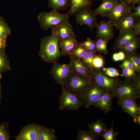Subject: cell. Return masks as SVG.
Here are the masks:
<instances>
[{"label": "cell", "instance_id": "1", "mask_svg": "<svg viewBox=\"0 0 140 140\" xmlns=\"http://www.w3.org/2000/svg\"><path fill=\"white\" fill-rule=\"evenodd\" d=\"M59 41L56 35L51 34L41 40L39 54L45 61L55 62L62 55L59 46Z\"/></svg>", "mask_w": 140, "mask_h": 140}, {"label": "cell", "instance_id": "2", "mask_svg": "<svg viewBox=\"0 0 140 140\" xmlns=\"http://www.w3.org/2000/svg\"><path fill=\"white\" fill-rule=\"evenodd\" d=\"M111 92L114 97L118 99L127 98L136 99L139 97L140 94L132 78L125 79L123 81L119 80Z\"/></svg>", "mask_w": 140, "mask_h": 140}, {"label": "cell", "instance_id": "3", "mask_svg": "<svg viewBox=\"0 0 140 140\" xmlns=\"http://www.w3.org/2000/svg\"><path fill=\"white\" fill-rule=\"evenodd\" d=\"M69 16L68 13L61 14L57 10H52L49 12H40L37 19L41 28L46 30L69 19Z\"/></svg>", "mask_w": 140, "mask_h": 140}, {"label": "cell", "instance_id": "4", "mask_svg": "<svg viewBox=\"0 0 140 140\" xmlns=\"http://www.w3.org/2000/svg\"><path fill=\"white\" fill-rule=\"evenodd\" d=\"M93 83L90 77H84L72 73L65 87L81 100L86 90Z\"/></svg>", "mask_w": 140, "mask_h": 140}, {"label": "cell", "instance_id": "5", "mask_svg": "<svg viewBox=\"0 0 140 140\" xmlns=\"http://www.w3.org/2000/svg\"><path fill=\"white\" fill-rule=\"evenodd\" d=\"M83 105L84 103L80 98L71 92L64 86H62L59 98L60 110H77Z\"/></svg>", "mask_w": 140, "mask_h": 140}, {"label": "cell", "instance_id": "6", "mask_svg": "<svg viewBox=\"0 0 140 140\" xmlns=\"http://www.w3.org/2000/svg\"><path fill=\"white\" fill-rule=\"evenodd\" d=\"M102 69H94L92 71L90 77L94 83L104 91L111 92L119 80L116 77H109L104 72Z\"/></svg>", "mask_w": 140, "mask_h": 140}, {"label": "cell", "instance_id": "7", "mask_svg": "<svg viewBox=\"0 0 140 140\" xmlns=\"http://www.w3.org/2000/svg\"><path fill=\"white\" fill-rule=\"evenodd\" d=\"M71 65V61L67 64L54 62L50 73L58 83L62 86L66 84L72 73Z\"/></svg>", "mask_w": 140, "mask_h": 140}, {"label": "cell", "instance_id": "8", "mask_svg": "<svg viewBox=\"0 0 140 140\" xmlns=\"http://www.w3.org/2000/svg\"><path fill=\"white\" fill-rule=\"evenodd\" d=\"M76 22L81 25H86L90 28L91 31L96 27V15L90 7L83 8L75 14Z\"/></svg>", "mask_w": 140, "mask_h": 140}, {"label": "cell", "instance_id": "9", "mask_svg": "<svg viewBox=\"0 0 140 140\" xmlns=\"http://www.w3.org/2000/svg\"><path fill=\"white\" fill-rule=\"evenodd\" d=\"M131 6L125 1H118L109 17L111 25L115 26L131 12Z\"/></svg>", "mask_w": 140, "mask_h": 140}, {"label": "cell", "instance_id": "10", "mask_svg": "<svg viewBox=\"0 0 140 140\" xmlns=\"http://www.w3.org/2000/svg\"><path fill=\"white\" fill-rule=\"evenodd\" d=\"M105 92L101 87L93 81L92 84L84 93L81 100L85 108H88L97 102Z\"/></svg>", "mask_w": 140, "mask_h": 140}, {"label": "cell", "instance_id": "11", "mask_svg": "<svg viewBox=\"0 0 140 140\" xmlns=\"http://www.w3.org/2000/svg\"><path fill=\"white\" fill-rule=\"evenodd\" d=\"M51 29V32L56 35L59 41L75 35L69 19Z\"/></svg>", "mask_w": 140, "mask_h": 140}, {"label": "cell", "instance_id": "12", "mask_svg": "<svg viewBox=\"0 0 140 140\" xmlns=\"http://www.w3.org/2000/svg\"><path fill=\"white\" fill-rule=\"evenodd\" d=\"M136 99L127 98L118 99L117 104L123 110L133 119L137 115H140V107L137 103Z\"/></svg>", "mask_w": 140, "mask_h": 140}, {"label": "cell", "instance_id": "13", "mask_svg": "<svg viewBox=\"0 0 140 140\" xmlns=\"http://www.w3.org/2000/svg\"><path fill=\"white\" fill-rule=\"evenodd\" d=\"M72 73L85 77H90L92 70L81 60L71 56Z\"/></svg>", "mask_w": 140, "mask_h": 140}, {"label": "cell", "instance_id": "14", "mask_svg": "<svg viewBox=\"0 0 140 140\" xmlns=\"http://www.w3.org/2000/svg\"><path fill=\"white\" fill-rule=\"evenodd\" d=\"M113 26L109 21H102L97 24L96 27V36L109 41L112 39L114 35Z\"/></svg>", "mask_w": 140, "mask_h": 140}, {"label": "cell", "instance_id": "15", "mask_svg": "<svg viewBox=\"0 0 140 140\" xmlns=\"http://www.w3.org/2000/svg\"><path fill=\"white\" fill-rule=\"evenodd\" d=\"M38 125L35 124L28 125L24 128L15 137L16 140H37Z\"/></svg>", "mask_w": 140, "mask_h": 140}, {"label": "cell", "instance_id": "16", "mask_svg": "<svg viewBox=\"0 0 140 140\" xmlns=\"http://www.w3.org/2000/svg\"><path fill=\"white\" fill-rule=\"evenodd\" d=\"M79 43L75 35L59 41V46L61 55L70 56L72 52Z\"/></svg>", "mask_w": 140, "mask_h": 140}, {"label": "cell", "instance_id": "17", "mask_svg": "<svg viewBox=\"0 0 140 140\" xmlns=\"http://www.w3.org/2000/svg\"><path fill=\"white\" fill-rule=\"evenodd\" d=\"M138 35L133 30L119 33L113 47L114 50H119L123 46L137 37Z\"/></svg>", "mask_w": 140, "mask_h": 140}, {"label": "cell", "instance_id": "18", "mask_svg": "<svg viewBox=\"0 0 140 140\" xmlns=\"http://www.w3.org/2000/svg\"><path fill=\"white\" fill-rule=\"evenodd\" d=\"M114 97L111 92H105L93 105L101 109L106 114L112 109V101Z\"/></svg>", "mask_w": 140, "mask_h": 140}, {"label": "cell", "instance_id": "19", "mask_svg": "<svg viewBox=\"0 0 140 140\" xmlns=\"http://www.w3.org/2000/svg\"><path fill=\"white\" fill-rule=\"evenodd\" d=\"M100 5L94 11L96 15L108 17L118 1L117 0H102Z\"/></svg>", "mask_w": 140, "mask_h": 140}, {"label": "cell", "instance_id": "20", "mask_svg": "<svg viewBox=\"0 0 140 140\" xmlns=\"http://www.w3.org/2000/svg\"><path fill=\"white\" fill-rule=\"evenodd\" d=\"M130 12L115 26L119 33L133 30V26L139 20Z\"/></svg>", "mask_w": 140, "mask_h": 140}, {"label": "cell", "instance_id": "21", "mask_svg": "<svg viewBox=\"0 0 140 140\" xmlns=\"http://www.w3.org/2000/svg\"><path fill=\"white\" fill-rule=\"evenodd\" d=\"M70 8L68 12L69 16H72L81 9L90 7L93 2L90 0H70Z\"/></svg>", "mask_w": 140, "mask_h": 140}, {"label": "cell", "instance_id": "22", "mask_svg": "<svg viewBox=\"0 0 140 140\" xmlns=\"http://www.w3.org/2000/svg\"><path fill=\"white\" fill-rule=\"evenodd\" d=\"M57 139L55 130L52 129L38 125L37 140H56Z\"/></svg>", "mask_w": 140, "mask_h": 140}, {"label": "cell", "instance_id": "23", "mask_svg": "<svg viewBox=\"0 0 140 140\" xmlns=\"http://www.w3.org/2000/svg\"><path fill=\"white\" fill-rule=\"evenodd\" d=\"M88 127L90 130L97 137L101 136L107 129L105 124L100 119L97 120L95 122L89 124Z\"/></svg>", "mask_w": 140, "mask_h": 140}, {"label": "cell", "instance_id": "24", "mask_svg": "<svg viewBox=\"0 0 140 140\" xmlns=\"http://www.w3.org/2000/svg\"><path fill=\"white\" fill-rule=\"evenodd\" d=\"M140 46V39L137 37L122 47L119 50L123 52L125 54H135Z\"/></svg>", "mask_w": 140, "mask_h": 140}, {"label": "cell", "instance_id": "25", "mask_svg": "<svg viewBox=\"0 0 140 140\" xmlns=\"http://www.w3.org/2000/svg\"><path fill=\"white\" fill-rule=\"evenodd\" d=\"M48 6L52 10H64L70 6V0H47Z\"/></svg>", "mask_w": 140, "mask_h": 140}, {"label": "cell", "instance_id": "26", "mask_svg": "<svg viewBox=\"0 0 140 140\" xmlns=\"http://www.w3.org/2000/svg\"><path fill=\"white\" fill-rule=\"evenodd\" d=\"M96 136L90 130H79L77 138V140H96Z\"/></svg>", "mask_w": 140, "mask_h": 140}, {"label": "cell", "instance_id": "27", "mask_svg": "<svg viewBox=\"0 0 140 140\" xmlns=\"http://www.w3.org/2000/svg\"><path fill=\"white\" fill-rule=\"evenodd\" d=\"M126 59L130 61L132 64L135 70L138 74L140 73V56L135 54H125Z\"/></svg>", "mask_w": 140, "mask_h": 140}, {"label": "cell", "instance_id": "28", "mask_svg": "<svg viewBox=\"0 0 140 140\" xmlns=\"http://www.w3.org/2000/svg\"><path fill=\"white\" fill-rule=\"evenodd\" d=\"M88 51L79 43L72 52L71 55L76 59L81 60Z\"/></svg>", "mask_w": 140, "mask_h": 140}, {"label": "cell", "instance_id": "29", "mask_svg": "<svg viewBox=\"0 0 140 140\" xmlns=\"http://www.w3.org/2000/svg\"><path fill=\"white\" fill-rule=\"evenodd\" d=\"M109 40L102 38H99L96 41L97 51L99 53H103L104 54L108 53L107 45Z\"/></svg>", "mask_w": 140, "mask_h": 140}, {"label": "cell", "instance_id": "30", "mask_svg": "<svg viewBox=\"0 0 140 140\" xmlns=\"http://www.w3.org/2000/svg\"><path fill=\"white\" fill-rule=\"evenodd\" d=\"M113 122L110 128L107 129L101 136L104 140H116L115 137L119 134L114 130V122Z\"/></svg>", "mask_w": 140, "mask_h": 140}, {"label": "cell", "instance_id": "31", "mask_svg": "<svg viewBox=\"0 0 140 140\" xmlns=\"http://www.w3.org/2000/svg\"><path fill=\"white\" fill-rule=\"evenodd\" d=\"M88 51L96 52L97 51L96 41L88 38L85 40L80 43Z\"/></svg>", "mask_w": 140, "mask_h": 140}, {"label": "cell", "instance_id": "32", "mask_svg": "<svg viewBox=\"0 0 140 140\" xmlns=\"http://www.w3.org/2000/svg\"><path fill=\"white\" fill-rule=\"evenodd\" d=\"M104 60L100 55H95L93 58L92 65L94 69H98L103 68L104 64Z\"/></svg>", "mask_w": 140, "mask_h": 140}, {"label": "cell", "instance_id": "33", "mask_svg": "<svg viewBox=\"0 0 140 140\" xmlns=\"http://www.w3.org/2000/svg\"><path fill=\"white\" fill-rule=\"evenodd\" d=\"M10 28L2 18H0V38L6 37L10 34Z\"/></svg>", "mask_w": 140, "mask_h": 140}, {"label": "cell", "instance_id": "34", "mask_svg": "<svg viewBox=\"0 0 140 140\" xmlns=\"http://www.w3.org/2000/svg\"><path fill=\"white\" fill-rule=\"evenodd\" d=\"M96 52L88 51L87 53L81 59L82 61L92 70L94 69L92 65L93 61Z\"/></svg>", "mask_w": 140, "mask_h": 140}, {"label": "cell", "instance_id": "35", "mask_svg": "<svg viewBox=\"0 0 140 140\" xmlns=\"http://www.w3.org/2000/svg\"><path fill=\"white\" fill-rule=\"evenodd\" d=\"M104 72L108 76L111 78L117 77L119 76H122V74L119 73L118 71L114 67H108L102 68Z\"/></svg>", "mask_w": 140, "mask_h": 140}, {"label": "cell", "instance_id": "36", "mask_svg": "<svg viewBox=\"0 0 140 140\" xmlns=\"http://www.w3.org/2000/svg\"><path fill=\"white\" fill-rule=\"evenodd\" d=\"M122 69L121 74L122 75V76L125 78L126 79H131L137 75L134 69L126 68Z\"/></svg>", "mask_w": 140, "mask_h": 140}, {"label": "cell", "instance_id": "37", "mask_svg": "<svg viewBox=\"0 0 140 140\" xmlns=\"http://www.w3.org/2000/svg\"><path fill=\"white\" fill-rule=\"evenodd\" d=\"M123 61L122 63L119 66L120 68L122 69L131 68L135 70L134 66L130 61L127 59Z\"/></svg>", "mask_w": 140, "mask_h": 140}, {"label": "cell", "instance_id": "38", "mask_svg": "<svg viewBox=\"0 0 140 140\" xmlns=\"http://www.w3.org/2000/svg\"><path fill=\"white\" fill-rule=\"evenodd\" d=\"M9 138L4 126L0 125V140H8Z\"/></svg>", "mask_w": 140, "mask_h": 140}, {"label": "cell", "instance_id": "39", "mask_svg": "<svg viewBox=\"0 0 140 140\" xmlns=\"http://www.w3.org/2000/svg\"><path fill=\"white\" fill-rule=\"evenodd\" d=\"M131 8H133L135 10V12L132 13L133 15L139 18L140 17V4L136 7L134 6H131Z\"/></svg>", "mask_w": 140, "mask_h": 140}, {"label": "cell", "instance_id": "40", "mask_svg": "<svg viewBox=\"0 0 140 140\" xmlns=\"http://www.w3.org/2000/svg\"><path fill=\"white\" fill-rule=\"evenodd\" d=\"M133 30L138 35L140 34V21L139 20L134 25Z\"/></svg>", "mask_w": 140, "mask_h": 140}, {"label": "cell", "instance_id": "41", "mask_svg": "<svg viewBox=\"0 0 140 140\" xmlns=\"http://www.w3.org/2000/svg\"><path fill=\"white\" fill-rule=\"evenodd\" d=\"M6 37L0 38V52L2 51L5 47Z\"/></svg>", "mask_w": 140, "mask_h": 140}, {"label": "cell", "instance_id": "42", "mask_svg": "<svg viewBox=\"0 0 140 140\" xmlns=\"http://www.w3.org/2000/svg\"><path fill=\"white\" fill-rule=\"evenodd\" d=\"M117 53L119 61H123L126 59L125 54L123 52L121 51Z\"/></svg>", "mask_w": 140, "mask_h": 140}, {"label": "cell", "instance_id": "43", "mask_svg": "<svg viewBox=\"0 0 140 140\" xmlns=\"http://www.w3.org/2000/svg\"><path fill=\"white\" fill-rule=\"evenodd\" d=\"M5 64V59L2 55L0 54V69L3 68Z\"/></svg>", "mask_w": 140, "mask_h": 140}, {"label": "cell", "instance_id": "44", "mask_svg": "<svg viewBox=\"0 0 140 140\" xmlns=\"http://www.w3.org/2000/svg\"><path fill=\"white\" fill-rule=\"evenodd\" d=\"M133 122L135 123H136L137 124L140 125V115H137L133 119Z\"/></svg>", "mask_w": 140, "mask_h": 140}, {"label": "cell", "instance_id": "45", "mask_svg": "<svg viewBox=\"0 0 140 140\" xmlns=\"http://www.w3.org/2000/svg\"><path fill=\"white\" fill-rule=\"evenodd\" d=\"M112 57L114 61L117 62L119 61L117 53H114Z\"/></svg>", "mask_w": 140, "mask_h": 140}, {"label": "cell", "instance_id": "46", "mask_svg": "<svg viewBox=\"0 0 140 140\" xmlns=\"http://www.w3.org/2000/svg\"><path fill=\"white\" fill-rule=\"evenodd\" d=\"M137 4H140V0H134L131 4L132 6H135L134 5Z\"/></svg>", "mask_w": 140, "mask_h": 140}, {"label": "cell", "instance_id": "47", "mask_svg": "<svg viewBox=\"0 0 140 140\" xmlns=\"http://www.w3.org/2000/svg\"><path fill=\"white\" fill-rule=\"evenodd\" d=\"M129 5H130L132 3L134 0H124Z\"/></svg>", "mask_w": 140, "mask_h": 140}, {"label": "cell", "instance_id": "48", "mask_svg": "<svg viewBox=\"0 0 140 140\" xmlns=\"http://www.w3.org/2000/svg\"><path fill=\"white\" fill-rule=\"evenodd\" d=\"M90 0L91 1H96V0ZM100 0L102 1V0Z\"/></svg>", "mask_w": 140, "mask_h": 140}, {"label": "cell", "instance_id": "49", "mask_svg": "<svg viewBox=\"0 0 140 140\" xmlns=\"http://www.w3.org/2000/svg\"><path fill=\"white\" fill-rule=\"evenodd\" d=\"M118 1H122L124 0H117Z\"/></svg>", "mask_w": 140, "mask_h": 140}]
</instances>
